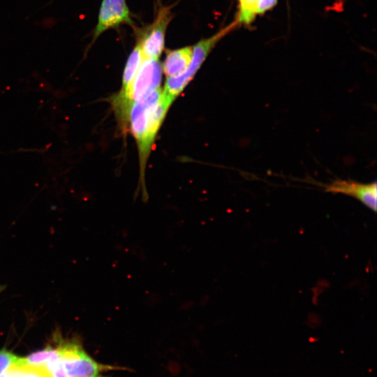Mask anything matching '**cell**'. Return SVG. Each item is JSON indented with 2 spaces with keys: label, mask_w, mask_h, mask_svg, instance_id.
Here are the masks:
<instances>
[{
  "label": "cell",
  "mask_w": 377,
  "mask_h": 377,
  "mask_svg": "<svg viewBox=\"0 0 377 377\" xmlns=\"http://www.w3.org/2000/svg\"><path fill=\"white\" fill-rule=\"evenodd\" d=\"M172 103L158 88L131 105L129 121L137 144L140 179L143 186L145 168L154 139Z\"/></svg>",
  "instance_id": "cell-1"
},
{
  "label": "cell",
  "mask_w": 377,
  "mask_h": 377,
  "mask_svg": "<svg viewBox=\"0 0 377 377\" xmlns=\"http://www.w3.org/2000/svg\"><path fill=\"white\" fill-rule=\"evenodd\" d=\"M162 66L158 60L145 59L128 89L124 92L119 91L110 98L116 119L122 131L127 128L133 103L160 88Z\"/></svg>",
  "instance_id": "cell-2"
},
{
  "label": "cell",
  "mask_w": 377,
  "mask_h": 377,
  "mask_svg": "<svg viewBox=\"0 0 377 377\" xmlns=\"http://www.w3.org/2000/svg\"><path fill=\"white\" fill-rule=\"evenodd\" d=\"M58 348L67 377H111L105 374L127 370L125 367L98 362L76 343H65Z\"/></svg>",
  "instance_id": "cell-3"
},
{
  "label": "cell",
  "mask_w": 377,
  "mask_h": 377,
  "mask_svg": "<svg viewBox=\"0 0 377 377\" xmlns=\"http://www.w3.org/2000/svg\"><path fill=\"white\" fill-rule=\"evenodd\" d=\"M237 24V23L234 22L211 37L197 43L193 47L192 59L187 70L178 76L167 77L163 91V94L173 102L193 78L216 44Z\"/></svg>",
  "instance_id": "cell-4"
},
{
  "label": "cell",
  "mask_w": 377,
  "mask_h": 377,
  "mask_svg": "<svg viewBox=\"0 0 377 377\" xmlns=\"http://www.w3.org/2000/svg\"><path fill=\"white\" fill-rule=\"evenodd\" d=\"M170 18L169 8H161L154 22L138 41L144 59H158L161 56L164 49L165 30Z\"/></svg>",
  "instance_id": "cell-5"
},
{
  "label": "cell",
  "mask_w": 377,
  "mask_h": 377,
  "mask_svg": "<svg viewBox=\"0 0 377 377\" xmlns=\"http://www.w3.org/2000/svg\"><path fill=\"white\" fill-rule=\"evenodd\" d=\"M124 24H133L126 0H103L89 47L106 30Z\"/></svg>",
  "instance_id": "cell-6"
},
{
  "label": "cell",
  "mask_w": 377,
  "mask_h": 377,
  "mask_svg": "<svg viewBox=\"0 0 377 377\" xmlns=\"http://www.w3.org/2000/svg\"><path fill=\"white\" fill-rule=\"evenodd\" d=\"M325 190L332 193L352 196L374 212H376L377 184L376 181L366 184L350 179H335L325 185Z\"/></svg>",
  "instance_id": "cell-7"
},
{
  "label": "cell",
  "mask_w": 377,
  "mask_h": 377,
  "mask_svg": "<svg viewBox=\"0 0 377 377\" xmlns=\"http://www.w3.org/2000/svg\"><path fill=\"white\" fill-rule=\"evenodd\" d=\"M192 54L193 47L168 51L163 66L166 77H172L184 73L191 64Z\"/></svg>",
  "instance_id": "cell-8"
},
{
  "label": "cell",
  "mask_w": 377,
  "mask_h": 377,
  "mask_svg": "<svg viewBox=\"0 0 377 377\" xmlns=\"http://www.w3.org/2000/svg\"><path fill=\"white\" fill-rule=\"evenodd\" d=\"M277 0H238L237 24H249L257 15L272 8Z\"/></svg>",
  "instance_id": "cell-9"
},
{
  "label": "cell",
  "mask_w": 377,
  "mask_h": 377,
  "mask_svg": "<svg viewBox=\"0 0 377 377\" xmlns=\"http://www.w3.org/2000/svg\"><path fill=\"white\" fill-rule=\"evenodd\" d=\"M143 60L144 57L140 45L138 43L127 59L124 71L120 92H124L128 89Z\"/></svg>",
  "instance_id": "cell-10"
},
{
  "label": "cell",
  "mask_w": 377,
  "mask_h": 377,
  "mask_svg": "<svg viewBox=\"0 0 377 377\" xmlns=\"http://www.w3.org/2000/svg\"><path fill=\"white\" fill-rule=\"evenodd\" d=\"M60 359L59 348L47 347L34 353L26 357H22V362L33 367H45L48 363Z\"/></svg>",
  "instance_id": "cell-11"
},
{
  "label": "cell",
  "mask_w": 377,
  "mask_h": 377,
  "mask_svg": "<svg viewBox=\"0 0 377 377\" xmlns=\"http://www.w3.org/2000/svg\"><path fill=\"white\" fill-rule=\"evenodd\" d=\"M21 357L6 350H0V376L10 367L18 363Z\"/></svg>",
  "instance_id": "cell-12"
},
{
  "label": "cell",
  "mask_w": 377,
  "mask_h": 377,
  "mask_svg": "<svg viewBox=\"0 0 377 377\" xmlns=\"http://www.w3.org/2000/svg\"><path fill=\"white\" fill-rule=\"evenodd\" d=\"M45 368L50 377H67L61 359L48 363Z\"/></svg>",
  "instance_id": "cell-13"
}]
</instances>
